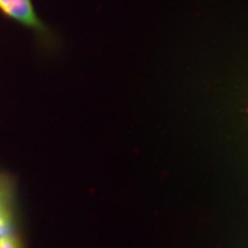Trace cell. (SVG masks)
Here are the masks:
<instances>
[{
  "label": "cell",
  "instance_id": "obj_1",
  "mask_svg": "<svg viewBox=\"0 0 248 248\" xmlns=\"http://www.w3.org/2000/svg\"><path fill=\"white\" fill-rule=\"evenodd\" d=\"M0 13L32 31L47 47H58L60 38L37 13L32 0H0Z\"/></svg>",
  "mask_w": 248,
  "mask_h": 248
},
{
  "label": "cell",
  "instance_id": "obj_2",
  "mask_svg": "<svg viewBox=\"0 0 248 248\" xmlns=\"http://www.w3.org/2000/svg\"><path fill=\"white\" fill-rule=\"evenodd\" d=\"M12 235V225L8 214L4 207L0 204V238Z\"/></svg>",
  "mask_w": 248,
  "mask_h": 248
},
{
  "label": "cell",
  "instance_id": "obj_3",
  "mask_svg": "<svg viewBox=\"0 0 248 248\" xmlns=\"http://www.w3.org/2000/svg\"><path fill=\"white\" fill-rule=\"evenodd\" d=\"M0 248H21L17 240L12 235L0 238Z\"/></svg>",
  "mask_w": 248,
  "mask_h": 248
}]
</instances>
